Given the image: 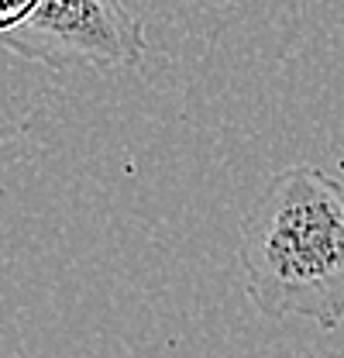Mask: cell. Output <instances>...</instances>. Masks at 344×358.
Returning <instances> with one entry per match:
<instances>
[{"label":"cell","mask_w":344,"mask_h":358,"mask_svg":"<svg viewBox=\"0 0 344 358\" xmlns=\"http://www.w3.org/2000/svg\"><path fill=\"white\" fill-rule=\"evenodd\" d=\"M238 262L258 313L341 327L344 186L317 166L275 173L241 221Z\"/></svg>","instance_id":"6da1fadb"},{"label":"cell","mask_w":344,"mask_h":358,"mask_svg":"<svg viewBox=\"0 0 344 358\" xmlns=\"http://www.w3.org/2000/svg\"><path fill=\"white\" fill-rule=\"evenodd\" d=\"M0 45L48 69H131L148 35L124 0H38L31 14L0 35Z\"/></svg>","instance_id":"7a4b0ae2"},{"label":"cell","mask_w":344,"mask_h":358,"mask_svg":"<svg viewBox=\"0 0 344 358\" xmlns=\"http://www.w3.org/2000/svg\"><path fill=\"white\" fill-rule=\"evenodd\" d=\"M35 3H38V0H0V35L10 31V28H17V24L31 14Z\"/></svg>","instance_id":"3957f363"}]
</instances>
